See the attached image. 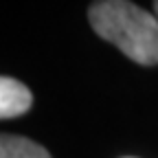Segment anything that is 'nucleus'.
I'll return each instance as SVG.
<instances>
[{"label": "nucleus", "instance_id": "obj_3", "mask_svg": "<svg viewBox=\"0 0 158 158\" xmlns=\"http://www.w3.org/2000/svg\"><path fill=\"white\" fill-rule=\"evenodd\" d=\"M0 158H51V154L31 138L0 134Z\"/></svg>", "mask_w": 158, "mask_h": 158}, {"label": "nucleus", "instance_id": "obj_4", "mask_svg": "<svg viewBox=\"0 0 158 158\" xmlns=\"http://www.w3.org/2000/svg\"><path fill=\"white\" fill-rule=\"evenodd\" d=\"M154 13H156V18H158V2H154Z\"/></svg>", "mask_w": 158, "mask_h": 158}, {"label": "nucleus", "instance_id": "obj_1", "mask_svg": "<svg viewBox=\"0 0 158 158\" xmlns=\"http://www.w3.org/2000/svg\"><path fill=\"white\" fill-rule=\"evenodd\" d=\"M92 31L141 66L158 64V18L125 0H101L88 9Z\"/></svg>", "mask_w": 158, "mask_h": 158}, {"label": "nucleus", "instance_id": "obj_5", "mask_svg": "<svg viewBox=\"0 0 158 158\" xmlns=\"http://www.w3.org/2000/svg\"><path fill=\"white\" fill-rule=\"evenodd\" d=\"M125 158H132V156H125Z\"/></svg>", "mask_w": 158, "mask_h": 158}, {"label": "nucleus", "instance_id": "obj_2", "mask_svg": "<svg viewBox=\"0 0 158 158\" xmlns=\"http://www.w3.org/2000/svg\"><path fill=\"white\" fill-rule=\"evenodd\" d=\"M33 103L31 90L13 77H0V118H15Z\"/></svg>", "mask_w": 158, "mask_h": 158}]
</instances>
